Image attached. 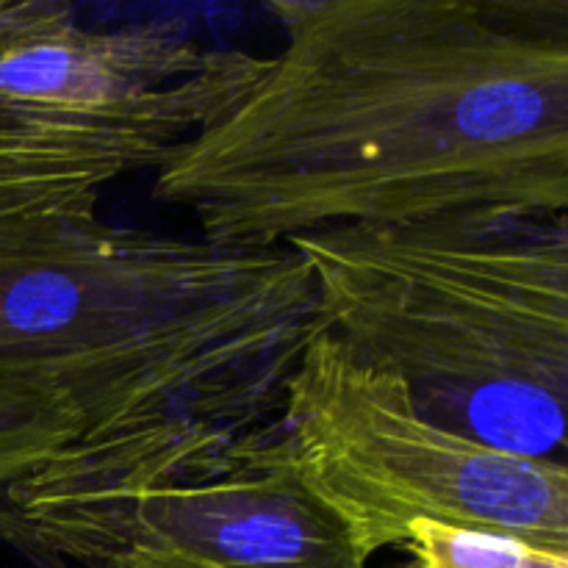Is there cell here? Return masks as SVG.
I'll use <instances>...</instances> for the list:
<instances>
[{
    "label": "cell",
    "mask_w": 568,
    "mask_h": 568,
    "mask_svg": "<svg viewBox=\"0 0 568 568\" xmlns=\"http://www.w3.org/2000/svg\"><path fill=\"white\" fill-rule=\"evenodd\" d=\"M281 53L153 197L203 242L566 216V0H272Z\"/></svg>",
    "instance_id": "1"
},
{
    "label": "cell",
    "mask_w": 568,
    "mask_h": 568,
    "mask_svg": "<svg viewBox=\"0 0 568 568\" xmlns=\"http://www.w3.org/2000/svg\"><path fill=\"white\" fill-rule=\"evenodd\" d=\"M322 327L292 247L120 227L100 205L0 216V394L72 410L70 453L264 430Z\"/></svg>",
    "instance_id": "2"
},
{
    "label": "cell",
    "mask_w": 568,
    "mask_h": 568,
    "mask_svg": "<svg viewBox=\"0 0 568 568\" xmlns=\"http://www.w3.org/2000/svg\"><path fill=\"white\" fill-rule=\"evenodd\" d=\"M322 325L436 425L566 464L568 220L455 216L286 244Z\"/></svg>",
    "instance_id": "3"
},
{
    "label": "cell",
    "mask_w": 568,
    "mask_h": 568,
    "mask_svg": "<svg viewBox=\"0 0 568 568\" xmlns=\"http://www.w3.org/2000/svg\"><path fill=\"white\" fill-rule=\"evenodd\" d=\"M270 55L175 22L89 28L59 0H0V216L100 205L159 172L250 92Z\"/></svg>",
    "instance_id": "4"
},
{
    "label": "cell",
    "mask_w": 568,
    "mask_h": 568,
    "mask_svg": "<svg viewBox=\"0 0 568 568\" xmlns=\"http://www.w3.org/2000/svg\"><path fill=\"white\" fill-rule=\"evenodd\" d=\"M0 544L37 568L128 552L214 568H369L305 486L281 422L116 453H61L0 497Z\"/></svg>",
    "instance_id": "5"
},
{
    "label": "cell",
    "mask_w": 568,
    "mask_h": 568,
    "mask_svg": "<svg viewBox=\"0 0 568 568\" xmlns=\"http://www.w3.org/2000/svg\"><path fill=\"white\" fill-rule=\"evenodd\" d=\"M305 486L372 564L410 521L514 532L568 552V464L521 458L427 419L408 388L361 364L322 327L277 414Z\"/></svg>",
    "instance_id": "6"
},
{
    "label": "cell",
    "mask_w": 568,
    "mask_h": 568,
    "mask_svg": "<svg viewBox=\"0 0 568 568\" xmlns=\"http://www.w3.org/2000/svg\"><path fill=\"white\" fill-rule=\"evenodd\" d=\"M403 568H568V552L538 547L514 532L416 519L399 538Z\"/></svg>",
    "instance_id": "7"
},
{
    "label": "cell",
    "mask_w": 568,
    "mask_h": 568,
    "mask_svg": "<svg viewBox=\"0 0 568 568\" xmlns=\"http://www.w3.org/2000/svg\"><path fill=\"white\" fill-rule=\"evenodd\" d=\"M81 419L39 399L0 394V497L14 483L81 444Z\"/></svg>",
    "instance_id": "8"
},
{
    "label": "cell",
    "mask_w": 568,
    "mask_h": 568,
    "mask_svg": "<svg viewBox=\"0 0 568 568\" xmlns=\"http://www.w3.org/2000/svg\"><path fill=\"white\" fill-rule=\"evenodd\" d=\"M103 568H214L205 564H194L186 558H172V555H148V552H128L120 558L109 560Z\"/></svg>",
    "instance_id": "9"
}]
</instances>
